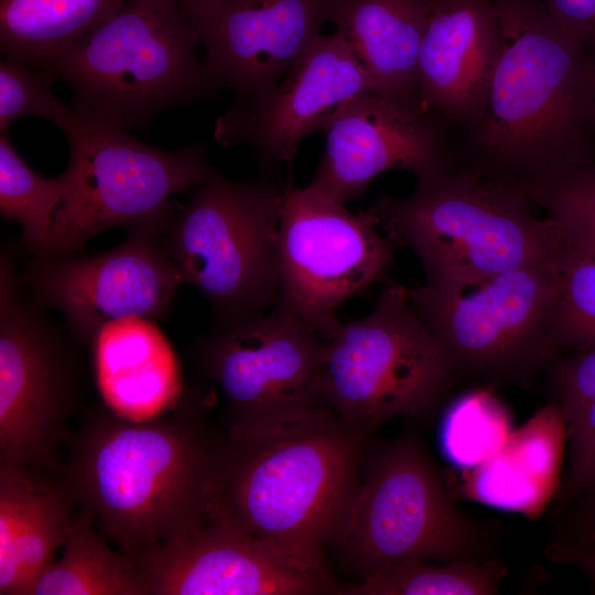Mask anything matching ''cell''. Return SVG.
Returning a JSON list of instances; mask_svg holds the SVG:
<instances>
[{
    "label": "cell",
    "mask_w": 595,
    "mask_h": 595,
    "mask_svg": "<svg viewBox=\"0 0 595 595\" xmlns=\"http://www.w3.org/2000/svg\"><path fill=\"white\" fill-rule=\"evenodd\" d=\"M163 235L155 227H136L105 252L33 257L21 281L42 306L61 313L77 342L90 345L109 322L169 314L184 282Z\"/></svg>",
    "instance_id": "obj_14"
},
{
    "label": "cell",
    "mask_w": 595,
    "mask_h": 595,
    "mask_svg": "<svg viewBox=\"0 0 595 595\" xmlns=\"http://www.w3.org/2000/svg\"><path fill=\"white\" fill-rule=\"evenodd\" d=\"M490 537L456 505L421 445L400 437L365 454L361 475L329 542L361 580L408 561L487 560Z\"/></svg>",
    "instance_id": "obj_7"
},
{
    "label": "cell",
    "mask_w": 595,
    "mask_h": 595,
    "mask_svg": "<svg viewBox=\"0 0 595 595\" xmlns=\"http://www.w3.org/2000/svg\"><path fill=\"white\" fill-rule=\"evenodd\" d=\"M66 190L63 173L45 178L18 154L8 133L0 136V214L22 227L18 247L37 256L52 230L54 213Z\"/></svg>",
    "instance_id": "obj_28"
},
{
    "label": "cell",
    "mask_w": 595,
    "mask_h": 595,
    "mask_svg": "<svg viewBox=\"0 0 595 595\" xmlns=\"http://www.w3.org/2000/svg\"><path fill=\"white\" fill-rule=\"evenodd\" d=\"M369 91L371 79L345 37L321 34L272 90L235 101L216 120L214 139L225 148L249 145L268 169L292 163L302 140L337 106Z\"/></svg>",
    "instance_id": "obj_18"
},
{
    "label": "cell",
    "mask_w": 595,
    "mask_h": 595,
    "mask_svg": "<svg viewBox=\"0 0 595 595\" xmlns=\"http://www.w3.org/2000/svg\"><path fill=\"white\" fill-rule=\"evenodd\" d=\"M282 203L283 190L268 178L232 181L214 172L164 232L183 282L207 299L217 331L277 302Z\"/></svg>",
    "instance_id": "obj_8"
},
{
    "label": "cell",
    "mask_w": 595,
    "mask_h": 595,
    "mask_svg": "<svg viewBox=\"0 0 595 595\" xmlns=\"http://www.w3.org/2000/svg\"><path fill=\"white\" fill-rule=\"evenodd\" d=\"M372 425L318 404L281 422L224 434L209 518L323 564L360 480Z\"/></svg>",
    "instance_id": "obj_3"
},
{
    "label": "cell",
    "mask_w": 595,
    "mask_h": 595,
    "mask_svg": "<svg viewBox=\"0 0 595 595\" xmlns=\"http://www.w3.org/2000/svg\"><path fill=\"white\" fill-rule=\"evenodd\" d=\"M223 437L181 398L165 414L140 420L97 408L71 441L62 476L132 558L208 521Z\"/></svg>",
    "instance_id": "obj_2"
},
{
    "label": "cell",
    "mask_w": 595,
    "mask_h": 595,
    "mask_svg": "<svg viewBox=\"0 0 595 595\" xmlns=\"http://www.w3.org/2000/svg\"><path fill=\"white\" fill-rule=\"evenodd\" d=\"M500 51L494 0H433L418 62L423 109L447 129L476 125Z\"/></svg>",
    "instance_id": "obj_19"
},
{
    "label": "cell",
    "mask_w": 595,
    "mask_h": 595,
    "mask_svg": "<svg viewBox=\"0 0 595 595\" xmlns=\"http://www.w3.org/2000/svg\"><path fill=\"white\" fill-rule=\"evenodd\" d=\"M325 151L310 186L345 204L390 170L421 176L454 165L447 128L419 104L369 91L337 106L324 120Z\"/></svg>",
    "instance_id": "obj_16"
},
{
    "label": "cell",
    "mask_w": 595,
    "mask_h": 595,
    "mask_svg": "<svg viewBox=\"0 0 595 595\" xmlns=\"http://www.w3.org/2000/svg\"><path fill=\"white\" fill-rule=\"evenodd\" d=\"M490 387L459 396L446 409L441 426L444 453L472 468L494 455L512 432L509 414Z\"/></svg>",
    "instance_id": "obj_30"
},
{
    "label": "cell",
    "mask_w": 595,
    "mask_h": 595,
    "mask_svg": "<svg viewBox=\"0 0 595 595\" xmlns=\"http://www.w3.org/2000/svg\"><path fill=\"white\" fill-rule=\"evenodd\" d=\"M76 502L62 473L0 464V595H28L56 560Z\"/></svg>",
    "instance_id": "obj_20"
},
{
    "label": "cell",
    "mask_w": 595,
    "mask_h": 595,
    "mask_svg": "<svg viewBox=\"0 0 595 595\" xmlns=\"http://www.w3.org/2000/svg\"><path fill=\"white\" fill-rule=\"evenodd\" d=\"M177 0H128L45 68L73 89V108L128 130L223 88L198 60Z\"/></svg>",
    "instance_id": "obj_5"
},
{
    "label": "cell",
    "mask_w": 595,
    "mask_h": 595,
    "mask_svg": "<svg viewBox=\"0 0 595 595\" xmlns=\"http://www.w3.org/2000/svg\"><path fill=\"white\" fill-rule=\"evenodd\" d=\"M523 191L565 235L595 242V162L570 167Z\"/></svg>",
    "instance_id": "obj_31"
},
{
    "label": "cell",
    "mask_w": 595,
    "mask_h": 595,
    "mask_svg": "<svg viewBox=\"0 0 595 595\" xmlns=\"http://www.w3.org/2000/svg\"><path fill=\"white\" fill-rule=\"evenodd\" d=\"M130 559L150 595H310L338 587L324 565L215 520Z\"/></svg>",
    "instance_id": "obj_17"
},
{
    "label": "cell",
    "mask_w": 595,
    "mask_h": 595,
    "mask_svg": "<svg viewBox=\"0 0 595 595\" xmlns=\"http://www.w3.org/2000/svg\"><path fill=\"white\" fill-rule=\"evenodd\" d=\"M565 442L562 415L549 401L521 429L512 431L494 455L467 468L464 495L538 516L559 490Z\"/></svg>",
    "instance_id": "obj_23"
},
{
    "label": "cell",
    "mask_w": 595,
    "mask_h": 595,
    "mask_svg": "<svg viewBox=\"0 0 595 595\" xmlns=\"http://www.w3.org/2000/svg\"><path fill=\"white\" fill-rule=\"evenodd\" d=\"M337 0L178 1L221 87L247 101L272 90L331 22Z\"/></svg>",
    "instance_id": "obj_15"
},
{
    "label": "cell",
    "mask_w": 595,
    "mask_h": 595,
    "mask_svg": "<svg viewBox=\"0 0 595 595\" xmlns=\"http://www.w3.org/2000/svg\"><path fill=\"white\" fill-rule=\"evenodd\" d=\"M547 370L550 402L562 415L569 445L558 505L569 506L595 484V347L556 357Z\"/></svg>",
    "instance_id": "obj_26"
},
{
    "label": "cell",
    "mask_w": 595,
    "mask_h": 595,
    "mask_svg": "<svg viewBox=\"0 0 595 595\" xmlns=\"http://www.w3.org/2000/svg\"><path fill=\"white\" fill-rule=\"evenodd\" d=\"M433 0H337L331 23L348 42L375 91L419 104L418 62Z\"/></svg>",
    "instance_id": "obj_22"
},
{
    "label": "cell",
    "mask_w": 595,
    "mask_h": 595,
    "mask_svg": "<svg viewBox=\"0 0 595 595\" xmlns=\"http://www.w3.org/2000/svg\"><path fill=\"white\" fill-rule=\"evenodd\" d=\"M518 185L461 164L416 177L402 198L371 206L396 246L411 249L429 282L489 277L524 267L554 268L562 232L537 218Z\"/></svg>",
    "instance_id": "obj_4"
},
{
    "label": "cell",
    "mask_w": 595,
    "mask_h": 595,
    "mask_svg": "<svg viewBox=\"0 0 595 595\" xmlns=\"http://www.w3.org/2000/svg\"><path fill=\"white\" fill-rule=\"evenodd\" d=\"M507 575L495 559L408 561L383 569L358 584L337 587L347 595H493Z\"/></svg>",
    "instance_id": "obj_27"
},
{
    "label": "cell",
    "mask_w": 595,
    "mask_h": 595,
    "mask_svg": "<svg viewBox=\"0 0 595 595\" xmlns=\"http://www.w3.org/2000/svg\"><path fill=\"white\" fill-rule=\"evenodd\" d=\"M396 245L370 207L349 213L310 185L283 188L275 306L329 339L337 309L386 280Z\"/></svg>",
    "instance_id": "obj_12"
},
{
    "label": "cell",
    "mask_w": 595,
    "mask_h": 595,
    "mask_svg": "<svg viewBox=\"0 0 595 595\" xmlns=\"http://www.w3.org/2000/svg\"><path fill=\"white\" fill-rule=\"evenodd\" d=\"M545 556L580 570L595 584V548L573 547L553 540L545 548Z\"/></svg>",
    "instance_id": "obj_35"
},
{
    "label": "cell",
    "mask_w": 595,
    "mask_h": 595,
    "mask_svg": "<svg viewBox=\"0 0 595 595\" xmlns=\"http://www.w3.org/2000/svg\"><path fill=\"white\" fill-rule=\"evenodd\" d=\"M408 299L455 376L489 386L530 382L558 357L554 268L407 288Z\"/></svg>",
    "instance_id": "obj_9"
},
{
    "label": "cell",
    "mask_w": 595,
    "mask_h": 595,
    "mask_svg": "<svg viewBox=\"0 0 595 595\" xmlns=\"http://www.w3.org/2000/svg\"><path fill=\"white\" fill-rule=\"evenodd\" d=\"M55 79L56 76L46 69L31 71L12 60L1 61L0 132L6 133L10 123L22 116L41 117L61 130L74 109L53 96L51 86Z\"/></svg>",
    "instance_id": "obj_32"
},
{
    "label": "cell",
    "mask_w": 595,
    "mask_h": 595,
    "mask_svg": "<svg viewBox=\"0 0 595 595\" xmlns=\"http://www.w3.org/2000/svg\"><path fill=\"white\" fill-rule=\"evenodd\" d=\"M89 346L99 391L115 412L148 419L180 400L177 361L153 320L132 316L109 322Z\"/></svg>",
    "instance_id": "obj_21"
},
{
    "label": "cell",
    "mask_w": 595,
    "mask_h": 595,
    "mask_svg": "<svg viewBox=\"0 0 595 595\" xmlns=\"http://www.w3.org/2000/svg\"><path fill=\"white\" fill-rule=\"evenodd\" d=\"M85 509L73 513L63 553L31 585L28 595H150L134 562L111 549Z\"/></svg>",
    "instance_id": "obj_25"
},
{
    "label": "cell",
    "mask_w": 595,
    "mask_h": 595,
    "mask_svg": "<svg viewBox=\"0 0 595 595\" xmlns=\"http://www.w3.org/2000/svg\"><path fill=\"white\" fill-rule=\"evenodd\" d=\"M128 0H0V50L6 58L43 69Z\"/></svg>",
    "instance_id": "obj_24"
},
{
    "label": "cell",
    "mask_w": 595,
    "mask_h": 595,
    "mask_svg": "<svg viewBox=\"0 0 595 595\" xmlns=\"http://www.w3.org/2000/svg\"><path fill=\"white\" fill-rule=\"evenodd\" d=\"M177 1H197V0H177Z\"/></svg>",
    "instance_id": "obj_36"
},
{
    "label": "cell",
    "mask_w": 595,
    "mask_h": 595,
    "mask_svg": "<svg viewBox=\"0 0 595 595\" xmlns=\"http://www.w3.org/2000/svg\"><path fill=\"white\" fill-rule=\"evenodd\" d=\"M455 378L407 288L388 281L370 313L326 340L321 400L347 422L375 426L431 410Z\"/></svg>",
    "instance_id": "obj_10"
},
{
    "label": "cell",
    "mask_w": 595,
    "mask_h": 595,
    "mask_svg": "<svg viewBox=\"0 0 595 595\" xmlns=\"http://www.w3.org/2000/svg\"><path fill=\"white\" fill-rule=\"evenodd\" d=\"M552 20L595 56V0H541Z\"/></svg>",
    "instance_id": "obj_33"
},
{
    "label": "cell",
    "mask_w": 595,
    "mask_h": 595,
    "mask_svg": "<svg viewBox=\"0 0 595 595\" xmlns=\"http://www.w3.org/2000/svg\"><path fill=\"white\" fill-rule=\"evenodd\" d=\"M14 253L3 246L0 259V464L61 473L58 445L82 391L77 340L23 295Z\"/></svg>",
    "instance_id": "obj_11"
},
{
    "label": "cell",
    "mask_w": 595,
    "mask_h": 595,
    "mask_svg": "<svg viewBox=\"0 0 595 595\" xmlns=\"http://www.w3.org/2000/svg\"><path fill=\"white\" fill-rule=\"evenodd\" d=\"M561 232L554 267V339L560 351L595 347V242Z\"/></svg>",
    "instance_id": "obj_29"
},
{
    "label": "cell",
    "mask_w": 595,
    "mask_h": 595,
    "mask_svg": "<svg viewBox=\"0 0 595 595\" xmlns=\"http://www.w3.org/2000/svg\"><path fill=\"white\" fill-rule=\"evenodd\" d=\"M73 109L61 129L69 145L63 172L65 194L54 213L50 238L34 257L76 253L93 237L117 226L166 231L176 212L172 196L214 174L203 144L162 150Z\"/></svg>",
    "instance_id": "obj_6"
},
{
    "label": "cell",
    "mask_w": 595,
    "mask_h": 595,
    "mask_svg": "<svg viewBox=\"0 0 595 595\" xmlns=\"http://www.w3.org/2000/svg\"><path fill=\"white\" fill-rule=\"evenodd\" d=\"M554 541L580 548H595V484L576 499Z\"/></svg>",
    "instance_id": "obj_34"
},
{
    "label": "cell",
    "mask_w": 595,
    "mask_h": 595,
    "mask_svg": "<svg viewBox=\"0 0 595 595\" xmlns=\"http://www.w3.org/2000/svg\"><path fill=\"white\" fill-rule=\"evenodd\" d=\"M501 51L464 165L522 190L595 162V56L541 0H494Z\"/></svg>",
    "instance_id": "obj_1"
},
{
    "label": "cell",
    "mask_w": 595,
    "mask_h": 595,
    "mask_svg": "<svg viewBox=\"0 0 595 595\" xmlns=\"http://www.w3.org/2000/svg\"><path fill=\"white\" fill-rule=\"evenodd\" d=\"M326 339L275 306L198 347L204 374L220 388L228 429H253L323 404L321 377Z\"/></svg>",
    "instance_id": "obj_13"
}]
</instances>
